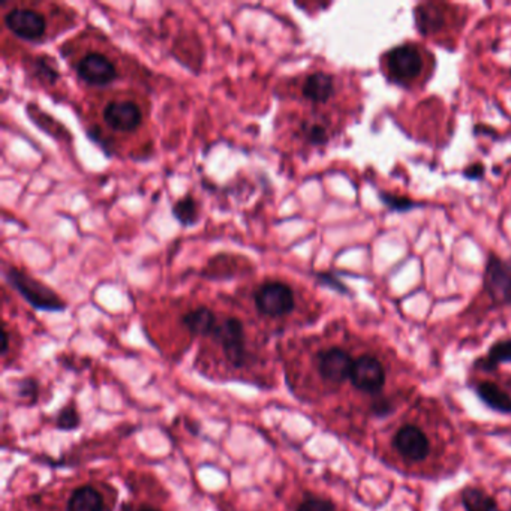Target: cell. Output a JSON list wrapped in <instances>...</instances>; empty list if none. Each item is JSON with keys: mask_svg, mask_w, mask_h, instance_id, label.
<instances>
[{"mask_svg": "<svg viewBox=\"0 0 511 511\" xmlns=\"http://www.w3.org/2000/svg\"><path fill=\"white\" fill-rule=\"evenodd\" d=\"M415 26L421 35L429 36L441 31L446 26V11L441 5L420 4L414 11Z\"/></svg>", "mask_w": 511, "mask_h": 511, "instance_id": "obj_14", "label": "cell"}, {"mask_svg": "<svg viewBox=\"0 0 511 511\" xmlns=\"http://www.w3.org/2000/svg\"><path fill=\"white\" fill-rule=\"evenodd\" d=\"M66 57L75 75L89 86L104 88L123 77V68L118 61L120 56L116 50L107 49L102 44L74 50Z\"/></svg>", "mask_w": 511, "mask_h": 511, "instance_id": "obj_2", "label": "cell"}, {"mask_svg": "<svg viewBox=\"0 0 511 511\" xmlns=\"http://www.w3.org/2000/svg\"><path fill=\"white\" fill-rule=\"evenodd\" d=\"M251 300L258 314L266 318H285L298 307V293L289 280L266 278L251 291Z\"/></svg>", "mask_w": 511, "mask_h": 511, "instance_id": "obj_3", "label": "cell"}, {"mask_svg": "<svg viewBox=\"0 0 511 511\" xmlns=\"http://www.w3.org/2000/svg\"><path fill=\"white\" fill-rule=\"evenodd\" d=\"M2 336H4V339H2V342H4V345H2V353H4V355H6V353H8V348H9V333H8V328H6V326H5L4 327V332H2Z\"/></svg>", "mask_w": 511, "mask_h": 511, "instance_id": "obj_27", "label": "cell"}, {"mask_svg": "<svg viewBox=\"0 0 511 511\" xmlns=\"http://www.w3.org/2000/svg\"><path fill=\"white\" fill-rule=\"evenodd\" d=\"M383 61L390 81L393 83L411 84L423 74L424 57L417 45H396L385 52Z\"/></svg>", "mask_w": 511, "mask_h": 511, "instance_id": "obj_5", "label": "cell"}, {"mask_svg": "<svg viewBox=\"0 0 511 511\" xmlns=\"http://www.w3.org/2000/svg\"><path fill=\"white\" fill-rule=\"evenodd\" d=\"M353 364H355L353 357L339 346L319 351L317 355L319 375L333 384H342L346 380H350Z\"/></svg>", "mask_w": 511, "mask_h": 511, "instance_id": "obj_9", "label": "cell"}, {"mask_svg": "<svg viewBox=\"0 0 511 511\" xmlns=\"http://www.w3.org/2000/svg\"><path fill=\"white\" fill-rule=\"evenodd\" d=\"M378 197H380L381 203L387 207V209L392 210V212H410V210L415 209V207H420V205L423 204H417V203L412 202L411 198L405 197V195H396V194L392 193H384V191H381L378 194Z\"/></svg>", "mask_w": 511, "mask_h": 511, "instance_id": "obj_21", "label": "cell"}, {"mask_svg": "<svg viewBox=\"0 0 511 511\" xmlns=\"http://www.w3.org/2000/svg\"><path fill=\"white\" fill-rule=\"evenodd\" d=\"M18 394L22 396L24 401H29V402H35V399L38 398V384L35 381L27 378V380H23L18 385Z\"/></svg>", "mask_w": 511, "mask_h": 511, "instance_id": "obj_24", "label": "cell"}, {"mask_svg": "<svg viewBox=\"0 0 511 511\" xmlns=\"http://www.w3.org/2000/svg\"><path fill=\"white\" fill-rule=\"evenodd\" d=\"M393 446L399 455L412 462L426 459L431 451V442L426 433L412 424H405L399 429L393 438Z\"/></svg>", "mask_w": 511, "mask_h": 511, "instance_id": "obj_12", "label": "cell"}, {"mask_svg": "<svg viewBox=\"0 0 511 511\" xmlns=\"http://www.w3.org/2000/svg\"><path fill=\"white\" fill-rule=\"evenodd\" d=\"M350 380L360 392L369 394L380 393L385 384L384 366L378 358L362 355L355 360Z\"/></svg>", "mask_w": 511, "mask_h": 511, "instance_id": "obj_10", "label": "cell"}, {"mask_svg": "<svg viewBox=\"0 0 511 511\" xmlns=\"http://www.w3.org/2000/svg\"><path fill=\"white\" fill-rule=\"evenodd\" d=\"M336 79L326 71L309 72L300 80L298 95L312 105H326L336 97Z\"/></svg>", "mask_w": 511, "mask_h": 511, "instance_id": "obj_11", "label": "cell"}, {"mask_svg": "<svg viewBox=\"0 0 511 511\" xmlns=\"http://www.w3.org/2000/svg\"><path fill=\"white\" fill-rule=\"evenodd\" d=\"M392 411H393V407H392V402L387 401V399L376 401V402L374 403V407H372V412L378 415V417H385V415H389Z\"/></svg>", "mask_w": 511, "mask_h": 511, "instance_id": "obj_25", "label": "cell"}, {"mask_svg": "<svg viewBox=\"0 0 511 511\" xmlns=\"http://www.w3.org/2000/svg\"><path fill=\"white\" fill-rule=\"evenodd\" d=\"M476 394L486 407L501 414H511V396L499 385L483 381L476 385Z\"/></svg>", "mask_w": 511, "mask_h": 511, "instance_id": "obj_15", "label": "cell"}, {"mask_svg": "<svg viewBox=\"0 0 511 511\" xmlns=\"http://www.w3.org/2000/svg\"><path fill=\"white\" fill-rule=\"evenodd\" d=\"M212 339L222 348L223 355L234 367H243L248 362L245 327L236 317L219 318Z\"/></svg>", "mask_w": 511, "mask_h": 511, "instance_id": "obj_7", "label": "cell"}, {"mask_svg": "<svg viewBox=\"0 0 511 511\" xmlns=\"http://www.w3.org/2000/svg\"><path fill=\"white\" fill-rule=\"evenodd\" d=\"M6 279L36 309L52 310V312L65 309V303L62 302V298L54 291L24 271L18 270L15 267H9Z\"/></svg>", "mask_w": 511, "mask_h": 511, "instance_id": "obj_6", "label": "cell"}, {"mask_svg": "<svg viewBox=\"0 0 511 511\" xmlns=\"http://www.w3.org/2000/svg\"><path fill=\"white\" fill-rule=\"evenodd\" d=\"M501 363H511V339L495 342L486 357L477 360L476 366L483 371H495Z\"/></svg>", "mask_w": 511, "mask_h": 511, "instance_id": "obj_18", "label": "cell"}, {"mask_svg": "<svg viewBox=\"0 0 511 511\" xmlns=\"http://www.w3.org/2000/svg\"><path fill=\"white\" fill-rule=\"evenodd\" d=\"M80 415L79 411L75 410L72 405L63 408L57 415L56 426L61 431H72L79 428Z\"/></svg>", "mask_w": 511, "mask_h": 511, "instance_id": "obj_22", "label": "cell"}, {"mask_svg": "<svg viewBox=\"0 0 511 511\" xmlns=\"http://www.w3.org/2000/svg\"><path fill=\"white\" fill-rule=\"evenodd\" d=\"M298 134L303 143L309 146L327 145L330 140V129L321 118H307L298 123Z\"/></svg>", "mask_w": 511, "mask_h": 511, "instance_id": "obj_17", "label": "cell"}, {"mask_svg": "<svg viewBox=\"0 0 511 511\" xmlns=\"http://www.w3.org/2000/svg\"><path fill=\"white\" fill-rule=\"evenodd\" d=\"M298 511H336V507L328 499L319 498V497H308L298 506Z\"/></svg>", "mask_w": 511, "mask_h": 511, "instance_id": "obj_23", "label": "cell"}, {"mask_svg": "<svg viewBox=\"0 0 511 511\" xmlns=\"http://www.w3.org/2000/svg\"><path fill=\"white\" fill-rule=\"evenodd\" d=\"M463 175L469 180H480L483 179L485 175V166L481 164H474V166H469L463 171Z\"/></svg>", "mask_w": 511, "mask_h": 511, "instance_id": "obj_26", "label": "cell"}, {"mask_svg": "<svg viewBox=\"0 0 511 511\" xmlns=\"http://www.w3.org/2000/svg\"><path fill=\"white\" fill-rule=\"evenodd\" d=\"M104 498L92 486H81L68 499V511H102Z\"/></svg>", "mask_w": 511, "mask_h": 511, "instance_id": "obj_16", "label": "cell"}, {"mask_svg": "<svg viewBox=\"0 0 511 511\" xmlns=\"http://www.w3.org/2000/svg\"><path fill=\"white\" fill-rule=\"evenodd\" d=\"M149 104L145 97L131 90H113L105 93L98 102L99 137L109 140H127L145 131L149 120Z\"/></svg>", "mask_w": 511, "mask_h": 511, "instance_id": "obj_1", "label": "cell"}, {"mask_svg": "<svg viewBox=\"0 0 511 511\" xmlns=\"http://www.w3.org/2000/svg\"><path fill=\"white\" fill-rule=\"evenodd\" d=\"M138 511H159V510H156V508L154 507H141L140 510Z\"/></svg>", "mask_w": 511, "mask_h": 511, "instance_id": "obj_28", "label": "cell"}, {"mask_svg": "<svg viewBox=\"0 0 511 511\" xmlns=\"http://www.w3.org/2000/svg\"><path fill=\"white\" fill-rule=\"evenodd\" d=\"M175 218L179 219L180 222L184 225H191L195 222L198 218V203L195 198L188 194L184 198H180L179 202L175 203Z\"/></svg>", "mask_w": 511, "mask_h": 511, "instance_id": "obj_20", "label": "cell"}, {"mask_svg": "<svg viewBox=\"0 0 511 511\" xmlns=\"http://www.w3.org/2000/svg\"><path fill=\"white\" fill-rule=\"evenodd\" d=\"M219 318L213 310L207 307H197L182 315V326L193 336H212Z\"/></svg>", "mask_w": 511, "mask_h": 511, "instance_id": "obj_13", "label": "cell"}, {"mask_svg": "<svg viewBox=\"0 0 511 511\" xmlns=\"http://www.w3.org/2000/svg\"><path fill=\"white\" fill-rule=\"evenodd\" d=\"M483 287L495 305H511V260H503L490 252L486 261Z\"/></svg>", "mask_w": 511, "mask_h": 511, "instance_id": "obj_8", "label": "cell"}, {"mask_svg": "<svg viewBox=\"0 0 511 511\" xmlns=\"http://www.w3.org/2000/svg\"><path fill=\"white\" fill-rule=\"evenodd\" d=\"M47 14L35 4H17L4 14V24L14 36L29 43H43L50 32Z\"/></svg>", "mask_w": 511, "mask_h": 511, "instance_id": "obj_4", "label": "cell"}, {"mask_svg": "<svg viewBox=\"0 0 511 511\" xmlns=\"http://www.w3.org/2000/svg\"><path fill=\"white\" fill-rule=\"evenodd\" d=\"M465 511H497V501L478 487H465L462 492Z\"/></svg>", "mask_w": 511, "mask_h": 511, "instance_id": "obj_19", "label": "cell"}]
</instances>
